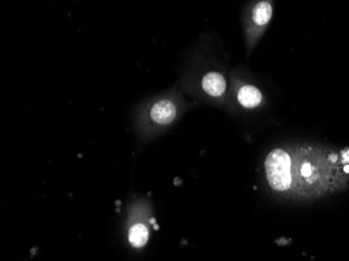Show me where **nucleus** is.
Returning a JSON list of instances; mask_svg holds the SVG:
<instances>
[{"label":"nucleus","mask_w":349,"mask_h":261,"mask_svg":"<svg viewBox=\"0 0 349 261\" xmlns=\"http://www.w3.org/2000/svg\"><path fill=\"white\" fill-rule=\"evenodd\" d=\"M214 46L202 42L191 52L179 85L197 102L227 111L230 94V70L220 60Z\"/></svg>","instance_id":"obj_1"},{"label":"nucleus","mask_w":349,"mask_h":261,"mask_svg":"<svg viewBox=\"0 0 349 261\" xmlns=\"http://www.w3.org/2000/svg\"><path fill=\"white\" fill-rule=\"evenodd\" d=\"M190 107L177 83L170 89L144 99L135 108L132 121L134 132L140 140H153L170 130Z\"/></svg>","instance_id":"obj_2"},{"label":"nucleus","mask_w":349,"mask_h":261,"mask_svg":"<svg viewBox=\"0 0 349 261\" xmlns=\"http://www.w3.org/2000/svg\"><path fill=\"white\" fill-rule=\"evenodd\" d=\"M266 104L264 91L249 77L244 67L238 66L230 70V94L226 112L241 115L263 109Z\"/></svg>","instance_id":"obj_3"},{"label":"nucleus","mask_w":349,"mask_h":261,"mask_svg":"<svg viewBox=\"0 0 349 261\" xmlns=\"http://www.w3.org/2000/svg\"><path fill=\"white\" fill-rule=\"evenodd\" d=\"M274 15V3L271 0H257L246 5L242 24L247 55H251L260 39L266 34Z\"/></svg>","instance_id":"obj_4"},{"label":"nucleus","mask_w":349,"mask_h":261,"mask_svg":"<svg viewBox=\"0 0 349 261\" xmlns=\"http://www.w3.org/2000/svg\"><path fill=\"white\" fill-rule=\"evenodd\" d=\"M266 177L270 187L279 193L292 191L293 158L290 152L282 148L272 150L265 161Z\"/></svg>","instance_id":"obj_5"},{"label":"nucleus","mask_w":349,"mask_h":261,"mask_svg":"<svg viewBox=\"0 0 349 261\" xmlns=\"http://www.w3.org/2000/svg\"><path fill=\"white\" fill-rule=\"evenodd\" d=\"M150 232L148 226L143 223H135L130 227L129 240L132 246L136 248L143 247L148 243Z\"/></svg>","instance_id":"obj_6"}]
</instances>
